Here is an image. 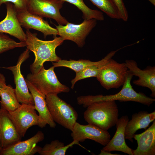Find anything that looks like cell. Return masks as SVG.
I'll list each match as a JSON object with an SVG mask.
<instances>
[{"mask_svg": "<svg viewBox=\"0 0 155 155\" xmlns=\"http://www.w3.org/2000/svg\"><path fill=\"white\" fill-rule=\"evenodd\" d=\"M25 80L33 96L35 109L38 113L40 123V127L43 128L48 124L51 127L55 128L56 123L53 120L49 111L45 100L46 96L26 79Z\"/></svg>", "mask_w": 155, "mask_h": 155, "instance_id": "18", "label": "cell"}, {"mask_svg": "<svg viewBox=\"0 0 155 155\" xmlns=\"http://www.w3.org/2000/svg\"><path fill=\"white\" fill-rule=\"evenodd\" d=\"M35 110L34 105L21 104L15 110L8 112L10 118L22 137L24 136L30 127L34 125L40 127L39 116Z\"/></svg>", "mask_w": 155, "mask_h": 155, "instance_id": "8", "label": "cell"}, {"mask_svg": "<svg viewBox=\"0 0 155 155\" xmlns=\"http://www.w3.org/2000/svg\"><path fill=\"white\" fill-rule=\"evenodd\" d=\"M118 116L115 101L93 103L87 107L84 114V119L88 124L106 131L116 125Z\"/></svg>", "mask_w": 155, "mask_h": 155, "instance_id": "3", "label": "cell"}, {"mask_svg": "<svg viewBox=\"0 0 155 155\" xmlns=\"http://www.w3.org/2000/svg\"><path fill=\"white\" fill-rule=\"evenodd\" d=\"M133 138L137 141V146L133 150V155H155V120L145 131L135 134Z\"/></svg>", "mask_w": 155, "mask_h": 155, "instance_id": "19", "label": "cell"}, {"mask_svg": "<svg viewBox=\"0 0 155 155\" xmlns=\"http://www.w3.org/2000/svg\"><path fill=\"white\" fill-rule=\"evenodd\" d=\"M73 4L77 7L82 13L83 18L84 20L94 19L103 21L104 20L103 13L100 11L91 9L88 7L83 0H61Z\"/></svg>", "mask_w": 155, "mask_h": 155, "instance_id": "24", "label": "cell"}, {"mask_svg": "<svg viewBox=\"0 0 155 155\" xmlns=\"http://www.w3.org/2000/svg\"><path fill=\"white\" fill-rule=\"evenodd\" d=\"M96 20L91 19L84 20L80 24L68 22L65 25L56 26L58 34L64 40L72 41L80 47H82L85 40L93 28L96 26Z\"/></svg>", "mask_w": 155, "mask_h": 155, "instance_id": "7", "label": "cell"}, {"mask_svg": "<svg viewBox=\"0 0 155 155\" xmlns=\"http://www.w3.org/2000/svg\"><path fill=\"white\" fill-rule=\"evenodd\" d=\"M54 68L53 66L46 69L43 66L37 73L28 74L26 79L45 96L50 94L69 92V88L59 81Z\"/></svg>", "mask_w": 155, "mask_h": 155, "instance_id": "5", "label": "cell"}, {"mask_svg": "<svg viewBox=\"0 0 155 155\" xmlns=\"http://www.w3.org/2000/svg\"><path fill=\"white\" fill-rule=\"evenodd\" d=\"M155 119V111L150 113L146 111H141L133 114L131 119L128 121L125 127V139L133 142V138L136 131L142 129H146Z\"/></svg>", "mask_w": 155, "mask_h": 155, "instance_id": "20", "label": "cell"}, {"mask_svg": "<svg viewBox=\"0 0 155 155\" xmlns=\"http://www.w3.org/2000/svg\"><path fill=\"white\" fill-rule=\"evenodd\" d=\"M129 121L128 117L126 115L118 119L116 124L117 129L114 136L103 148L102 150L109 152L119 151L133 155V150L127 146L125 140V130Z\"/></svg>", "mask_w": 155, "mask_h": 155, "instance_id": "17", "label": "cell"}, {"mask_svg": "<svg viewBox=\"0 0 155 155\" xmlns=\"http://www.w3.org/2000/svg\"><path fill=\"white\" fill-rule=\"evenodd\" d=\"M18 133L10 118L8 112L0 108V143L2 149L7 148L21 141Z\"/></svg>", "mask_w": 155, "mask_h": 155, "instance_id": "16", "label": "cell"}, {"mask_svg": "<svg viewBox=\"0 0 155 155\" xmlns=\"http://www.w3.org/2000/svg\"><path fill=\"white\" fill-rule=\"evenodd\" d=\"M100 61V60L94 62L89 60L82 59L78 60L71 59L67 60L61 59L57 62H52V64L55 67H67L77 73L88 66L98 63Z\"/></svg>", "mask_w": 155, "mask_h": 155, "instance_id": "25", "label": "cell"}, {"mask_svg": "<svg viewBox=\"0 0 155 155\" xmlns=\"http://www.w3.org/2000/svg\"><path fill=\"white\" fill-rule=\"evenodd\" d=\"M110 18L121 19L120 13L112 0H89Z\"/></svg>", "mask_w": 155, "mask_h": 155, "instance_id": "26", "label": "cell"}, {"mask_svg": "<svg viewBox=\"0 0 155 155\" xmlns=\"http://www.w3.org/2000/svg\"><path fill=\"white\" fill-rule=\"evenodd\" d=\"M44 138V133L38 131L34 136L25 140L20 141L7 148L2 149L0 155H34L38 153L41 147L37 144Z\"/></svg>", "mask_w": 155, "mask_h": 155, "instance_id": "13", "label": "cell"}, {"mask_svg": "<svg viewBox=\"0 0 155 155\" xmlns=\"http://www.w3.org/2000/svg\"><path fill=\"white\" fill-rule=\"evenodd\" d=\"M17 13L20 24L27 30L32 29L40 32L44 38L48 35H52L55 37L58 34L57 29L50 26L42 17L30 13L27 9Z\"/></svg>", "mask_w": 155, "mask_h": 155, "instance_id": "12", "label": "cell"}, {"mask_svg": "<svg viewBox=\"0 0 155 155\" xmlns=\"http://www.w3.org/2000/svg\"><path fill=\"white\" fill-rule=\"evenodd\" d=\"M99 154V155H120L118 154H112L110 152L104 151L102 149L101 150Z\"/></svg>", "mask_w": 155, "mask_h": 155, "instance_id": "31", "label": "cell"}, {"mask_svg": "<svg viewBox=\"0 0 155 155\" xmlns=\"http://www.w3.org/2000/svg\"><path fill=\"white\" fill-rule=\"evenodd\" d=\"M128 71L125 63H118L111 58L101 67L96 78L107 90L117 88L124 84Z\"/></svg>", "mask_w": 155, "mask_h": 155, "instance_id": "6", "label": "cell"}, {"mask_svg": "<svg viewBox=\"0 0 155 155\" xmlns=\"http://www.w3.org/2000/svg\"><path fill=\"white\" fill-rule=\"evenodd\" d=\"M2 150V148L1 147V144L0 143V154H1V153Z\"/></svg>", "mask_w": 155, "mask_h": 155, "instance_id": "33", "label": "cell"}, {"mask_svg": "<svg viewBox=\"0 0 155 155\" xmlns=\"http://www.w3.org/2000/svg\"><path fill=\"white\" fill-rule=\"evenodd\" d=\"M154 6H155V0H148Z\"/></svg>", "mask_w": 155, "mask_h": 155, "instance_id": "32", "label": "cell"}, {"mask_svg": "<svg viewBox=\"0 0 155 155\" xmlns=\"http://www.w3.org/2000/svg\"><path fill=\"white\" fill-rule=\"evenodd\" d=\"M7 14L5 18L0 22V32L8 34L25 42L26 35L23 30L17 17V11L13 4L5 3Z\"/></svg>", "mask_w": 155, "mask_h": 155, "instance_id": "15", "label": "cell"}, {"mask_svg": "<svg viewBox=\"0 0 155 155\" xmlns=\"http://www.w3.org/2000/svg\"><path fill=\"white\" fill-rule=\"evenodd\" d=\"M28 0H0V7L1 5L8 2L13 4L17 12L27 9Z\"/></svg>", "mask_w": 155, "mask_h": 155, "instance_id": "28", "label": "cell"}, {"mask_svg": "<svg viewBox=\"0 0 155 155\" xmlns=\"http://www.w3.org/2000/svg\"><path fill=\"white\" fill-rule=\"evenodd\" d=\"M26 46L32 51L35 56L33 63L30 65L32 73L38 72L46 61L57 62L61 59L56 55L55 50L64 40L60 36L54 37L51 40H43L39 39L36 33H32L29 30L26 32Z\"/></svg>", "mask_w": 155, "mask_h": 155, "instance_id": "1", "label": "cell"}, {"mask_svg": "<svg viewBox=\"0 0 155 155\" xmlns=\"http://www.w3.org/2000/svg\"><path fill=\"white\" fill-rule=\"evenodd\" d=\"M125 63L129 71L133 75L138 79L133 81V83L137 86L146 87L151 91V96L155 97V67L148 66L144 70L138 67L136 61L133 60H127Z\"/></svg>", "mask_w": 155, "mask_h": 155, "instance_id": "14", "label": "cell"}, {"mask_svg": "<svg viewBox=\"0 0 155 155\" xmlns=\"http://www.w3.org/2000/svg\"><path fill=\"white\" fill-rule=\"evenodd\" d=\"M131 73L128 70L126 80L121 90L118 93L110 95H87L77 97V103L87 108L91 104L103 101L118 100L120 102L133 101L149 106L155 101V99L149 97L144 93H138L133 88L131 80L133 76Z\"/></svg>", "mask_w": 155, "mask_h": 155, "instance_id": "2", "label": "cell"}, {"mask_svg": "<svg viewBox=\"0 0 155 155\" xmlns=\"http://www.w3.org/2000/svg\"><path fill=\"white\" fill-rule=\"evenodd\" d=\"M120 49L109 53L104 58L100 60L98 63L86 67L80 71L76 73V75L71 81V88L73 89L75 83L78 81L84 79L94 77L96 78L101 67L109 59H111Z\"/></svg>", "mask_w": 155, "mask_h": 155, "instance_id": "21", "label": "cell"}, {"mask_svg": "<svg viewBox=\"0 0 155 155\" xmlns=\"http://www.w3.org/2000/svg\"><path fill=\"white\" fill-rule=\"evenodd\" d=\"M79 142L73 141L66 146L58 140L52 141L50 144H45L38 153L40 155H65L67 150L75 145H80Z\"/></svg>", "mask_w": 155, "mask_h": 155, "instance_id": "23", "label": "cell"}, {"mask_svg": "<svg viewBox=\"0 0 155 155\" xmlns=\"http://www.w3.org/2000/svg\"><path fill=\"white\" fill-rule=\"evenodd\" d=\"M29 52L30 50L27 48L20 55L16 65L2 67L12 71L16 86L15 92L19 102L21 104L34 105L33 96L31 93L29 92L26 80L21 71V65L29 57Z\"/></svg>", "mask_w": 155, "mask_h": 155, "instance_id": "10", "label": "cell"}, {"mask_svg": "<svg viewBox=\"0 0 155 155\" xmlns=\"http://www.w3.org/2000/svg\"><path fill=\"white\" fill-rule=\"evenodd\" d=\"M64 2L61 0H28L27 10L42 18L52 19L59 25H65L68 22L60 11Z\"/></svg>", "mask_w": 155, "mask_h": 155, "instance_id": "9", "label": "cell"}, {"mask_svg": "<svg viewBox=\"0 0 155 155\" xmlns=\"http://www.w3.org/2000/svg\"><path fill=\"white\" fill-rule=\"evenodd\" d=\"M6 85L5 78L3 74L0 73V96L2 89Z\"/></svg>", "mask_w": 155, "mask_h": 155, "instance_id": "30", "label": "cell"}, {"mask_svg": "<svg viewBox=\"0 0 155 155\" xmlns=\"http://www.w3.org/2000/svg\"><path fill=\"white\" fill-rule=\"evenodd\" d=\"M71 134L73 140L82 142L90 139L105 146L110 140L109 133L94 125L88 124L81 125L77 122L75 123Z\"/></svg>", "mask_w": 155, "mask_h": 155, "instance_id": "11", "label": "cell"}, {"mask_svg": "<svg viewBox=\"0 0 155 155\" xmlns=\"http://www.w3.org/2000/svg\"><path fill=\"white\" fill-rule=\"evenodd\" d=\"M45 100L54 121L71 131L78 118L75 110L56 94L46 95Z\"/></svg>", "mask_w": 155, "mask_h": 155, "instance_id": "4", "label": "cell"}, {"mask_svg": "<svg viewBox=\"0 0 155 155\" xmlns=\"http://www.w3.org/2000/svg\"><path fill=\"white\" fill-rule=\"evenodd\" d=\"M0 96L1 108L8 112L15 110L21 105L17 98L15 89L10 85H6L2 89Z\"/></svg>", "mask_w": 155, "mask_h": 155, "instance_id": "22", "label": "cell"}, {"mask_svg": "<svg viewBox=\"0 0 155 155\" xmlns=\"http://www.w3.org/2000/svg\"><path fill=\"white\" fill-rule=\"evenodd\" d=\"M120 13L121 19L127 21L129 17L127 11L123 0H112Z\"/></svg>", "mask_w": 155, "mask_h": 155, "instance_id": "29", "label": "cell"}, {"mask_svg": "<svg viewBox=\"0 0 155 155\" xmlns=\"http://www.w3.org/2000/svg\"><path fill=\"white\" fill-rule=\"evenodd\" d=\"M26 46L25 42H17L7 35L0 32V54L16 48Z\"/></svg>", "mask_w": 155, "mask_h": 155, "instance_id": "27", "label": "cell"}]
</instances>
